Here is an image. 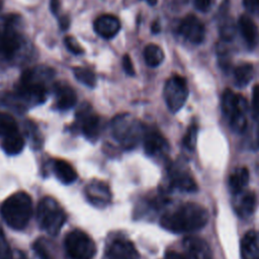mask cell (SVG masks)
I'll return each instance as SVG.
<instances>
[{
    "label": "cell",
    "instance_id": "obj_17",
    "mask_svg": "<svg viewBox=\"0 0 259 259\" xmlns=\"http://www.w3.org/2000/svg\"><path fill=\"white\" fill-rule=\"evenodd\" d=\"M243 259H259V232L249 231L241 241Z\"/></svg>",
    "mask_w": 259,
    "mask_h": 259
},
{
    "label": "cell",
    "instance_id": "obj_7",
    "mask_svg": "<svg viewBox=\"0 0 259 259\" xmlns=\"http://www.w3.org/2000/svg\"><path fill=\"white\" fill-rule=\"evenodd\" d=\"M179 32L192 44H200L204 39L205 28L198 17L189 14L183 18L179 25Z\"/></svg>",
    "mask_w": 259,
    "mask_h": 259
},
{
    "label": "cell",
    "instance_id": "obj_31",
    "mask_svg": "<svg viewBox=\"0 0 259 259\" xmlns=\"http://www.w3.org/2000/svg\"><path fill=\"white\" fill-rule=\"evenodd\" d=\"M252 113L255 117L259 116V84L254 85L252 90V101H251Z\"/></svg>",
    "mask_w": 259,
    "mask_h": 259
},
{
    "label": "cell",
    "instance_id": "obj_32",
    "mask_svg": "<svg viewBox=\"0 0 259 259\" xmlns=\"http://www.w3.org/2000/svg\"><path fill=\"white\" fill-rule=\"evenodd\" d=\"M122 68L127 75H130V76L135 75V69H134L133 63H132L131 57L127 54H125L122 58Z\"/></svg>",
    "mask_w": 259,
    "mask_h": 259
},
{
    "label": "cell",
    "instance_id": "obj_42",
    "mask_svg": "<svg viewBox=\"0 0 259 259\" xmlns=\"http://www.w3.org/2000/svg\"><path fill=\"white\" fill-rule=\"evenodd\" d=\"M1 8H2V2H1V0H0V10H1Z\"/></svg>",
    "mask_w": 259,
    "mask_h": 259
},
{
    "label": "cell",
    "instance_id": "obj_5",
    "mask_svg": "<svg viewBox=\"0 0 259 259\" xmlns=\"http://www.w3.org/2000/svg\"><path fill=\"white\" fill-rule=\"evenodd\" d=\"M65 249L72 259H92L96 254L94 241L81 230H73L66 236Z\"/></svg>",
    "mask_w": 259,
    "mask_h": 259
},
{
    "label": "cell",
    "instance_id": "obj_1",
    "mask_svg": "<svg viewBox=\"0 0 259 259\" xmlns=\"http://www.w3.org/2000/svg\"><path fill=\"white\" fill-rule=\"evenodd\" d=\"M209 220V213L205 207L198 203L187 202L178 206L175 210L165 213L160 224L162 228L172 233H187L203 228Z\"/></svg>",
    "mask_w": 259,
    "mask_h": 259
},
{
    "label": "cell",
    "instance_id": "obj_25",
    "mask_svg": "<svg viewBox=\"0 0 259 259\" xmlns=\"http://www.w3.org/2000/svg\"><path fill=\"white\" fill-rule=\"evenodd\" d=\"M234 77L238 86H245L253 77V66L249 63L239 65L234 72Z\"/></svg>",
    "mask_w": 259,
    "mask_h": 259
},
{
    "label": "cell",
    "instance_id": "obj_28",
    "mask_svg": "<svg viewBox=\"0 0 259 259\" xmlns=\"http://www.w3.org/2000/svg\"><path fill=\"white\" fill-rule=\"evenodd\" d=\"M197 131H198L197 125L196 124H191L185 133V136L183 138V144L189 150H192L195 147L196 138H197Z\"/></svg>",
    "mask_w": 259,
    "mask_h": 259
},
{
    "label": "cell",
    "instance_id": "obj_38",
    "mask_svg": "<svg viewBox=\"0 0 259 259\" xmlns=\"http://www.w3.org/2000/svg\"><path fill=\"white\" fill-rule=\"evenodd\" d=\"M59 7H60V1H59V0H51L50 8H51L52 13H54L55 15H57V14H58Z\"/></svg>",
    "mask_w": 259,
    "mask_h": 259
},
{
    "label": "cell",
    "instance_id": "obj_8",
    "mask_svg": "<svg viewBox=\"0 0 259 259\" xmlns=\"http://www.w3.org/2000/svg\"><path fill=\"white\" fill-rule=\"evenodd\" d=\"M13 24L12 19L7 21L0 36V54L5 58L12 57L18 51L21 44L20 35Z\"/></svg>",
    "mask_w": 259,
    "mask_h": 259
},
{
    "label": "cell",
    "instance_id": "obj_29",
    "mask_svg": "<svg viewBox=\"0 0 259 259\" xmlns=\"http://www.w3.org/2000/svg\"><path fill=\"white\" fill-rule=\"evenodd\" d=\"M65 45L67 47V49L73 53L74 55H81L84 53V49L82 48V46L80 45V42L71 35H68L65 37Z\"/></svg>",
    "mask_w": 259,
    "mask_h": 259
},
{
    "label": "cell",
    "instance_id": "obj_39",
    "mask_svg": "<svg viewBox=\"0 0 259 259\" xmlns=\"http://www.w3.org/2000/svg\"><path fill=\"white\" fill-rule=\"evenodd\" d=\"M152 31H153V33H157V32L160 31V25H159V23L157 21L153 22V24H152Z\"/></svg>",
    "mask_w": 259,
    "mask_h": 259
},
{
    "label": "cell",
    "instance_id": "obj_16",
    "mask_svg": "<svg viewBox=\"0 0 259 259\" xmlns=\"http://www.w3.org/2000/svg\"><path fill=\"white\" fill-rule=\"evenodd\" d=\"M55 95L57 106L62 110L72 108L77 102V95L74 89L66 84L57 83L55 85Z\"/></svg>",
    "mask_w": 259,
    "mask_h": 259
},
{
    "label": "cell",
    "instance_id": "obj_3",
    "mask_svg": "<svg viewBox=\"0 0 259 259\" xmlns=\"http://www.w3.org/2000/svg\"><path fill=\"white\" fill-rule=\"evenodd\" d=\"M36 220L44 231L51 236H56L63 228L67 220V214L55 198L46 196L38 202Z\"/></svg>",
    "mask_w": 259,
    "mask_h": 259
},
{
    "label": "cell",
    "instance_id": "obj_13",
    "mask_svg": "<svg viewBox=\"0 0 259 259\" xmlns=\"http://www.w3.org/2000/svg\"><path fill=\"white\" fill-rule=\"evenodd\" d=\"M183 247L191 259H211L209 245L199 237L190 236L185 238Z\"/></svg>",
    "mask_w": 259,
    "mask_h": 259
},
{
    "label": "cell",
    "instance_id": "obj_26",
    "mask_svg": "<svg viewBox=\"0 0 259 259\" xmlns=\"http://www.w3.org/2000/svg\"><path fill=\"white\" fill-rule=\"evenodd\" d=\"M73 73L74 76L77 80H79L81 83H83L84 85L93 88L96 85V77L95 74L84 67H75L73 69Z\"/></svg>",
    "mask_w": 259,
    "mask_h": 259
},
{
    "label": "cell",
    "instance_id": "obj_22",
    "mask_svg": "<svg viewBox=\"0 0 259 259\" xmlns=\"http://www.w3.org/2000/svg\"><path fill=\"white\" fill-rule=\"evenodd\" d=\"M1 146L6 154L17 155L24 147V140L18 131L8 134L2 138Z\"/></svg>",
    "mask_w": 259,
    "mask_h": 259
},
{
    "label": "cell",
    "instance_id": "obj_10",
    "mask_svg": "<svg viewBox=\"0 0 259 259\" xmlns=\"http://www.w3.org/2000/svg\"><path fill=\"white\" fill-rule=\"evenodd\" d=\"M115 138L127 148L135 146L138 140V126L125 119V117H118L113 126Z\"/></svg>",
    "mask_w": 259,
    "mask_h": 259
},
{
    "label": "cell",
    "instance_id": "obj_19",
    "mask_svg": "<svg viewBox=\"0 0 259 259\" xmlns=\"http://www.w3.org/2000/svg\"><path fill=\"white\" fill-rule=\"evenodd\" d=\"M53 170L58 180L64 184L73 183L78 177V174L72 165L62 159H56L54 161Z\"/></svg>",
    "mask_w": 259,
    "mask_h": 259
},
{
    "label": "cell",
    "instance_id": "obj_15",
    "mask_svg": "<svg viewBox=\"0 0 259 259\" xmlns=\"http://www.w3.org/2000/svg\"><path fill=\"white\" fill-rule=\"evenodd\" d=\"M87 198L92 204L105 205L110 201V191L108 186L103 182H91L85 189Z\"/></svg>",
    "mask_w": 259,
    "mask_h": 259
},
{
    "label": "cell",
    "instance_id": "obj_14",
    "mask_svg": "<svg viewBox=\"0 0 259 259\" xmlns=\"http://www.w3.org/2000/svg\"><path fill=\"white\" fill-rule=\"evenodd\" d=\"M105 255L114 259H138L139 258V254L134 244L123 239L115 240L108 247Z\"/></svg>",
    "mask_w": 259,
    "mask_h": 259
},
{
    "label": "cell",
    "instance_id": "obj_36",
    "mask_svg": "<svg viewBox=\"0 0 259 259\" xmlns=\"http://www.w3.org/2000/svg\"><path fill=\"white\" fill-rule=\"evenodd\" d=\"M59 22H60V28L63 30H66L70 26V19L67 15L61 16Z\"/></svg>",
    "mask_w": 259,
    "mask_h": 259
},
{
    "label": "cell",
    "instance_id": "obj_40",
    "mask_svg": "<svg viewBox=\"0 0 259 259\" xmlns=\"http://www.w3.org/2000/svg\"><path fill=\"white\" fill-rule=\"evenodd\" d=\"M150 5H155L157 3V0H146Z\"/></svg>",
    "mask_w": 259,
    "mask_h": 259
},
{
    "label": "cell",
    "instance_id": "obj_20",
    "mask_svg": "<svg viewBox=\"0 0 259 259\" xmlns=\"http://www.w3.org/2000/svg\"><path fill=\"white\" fill-rule=\"evenodd\" d=\"M250 179L249 170L245 167H239L233 171L229 177V187L232 192L238 194L248 185Z\"/></svg>",
    "mask_w": 259,
    "mask_h": 259
},
{
    "label": "cell",
    "instance_id": "obj_24",
    "mask_svg": "<svg viewBox=\"0 0 259 259\" xmlns=\"http://www.w3.org/2000/svg\"><path fill=\"white\" fill-rule=\"evenodd\" d=\"M144 58L148 66L157 67L164 60V52L159 46L150 44L144 50Z\"/></svg>",
    "mask_w": 259,
    "mask_h": 259
},
{
    "label": "cell",
    "instance_id": "obj_43",
    "mask_svg": "<svg viewBox=\"0 0 259 259\" xmlns=\"http://www.w3.org/2000/svg\"><path fill=\"white\" fill-rule=\"evenodd\" d=\"M19 259H25V258H24V257H23V256H21V257H20V258H19Z\"/></svg>",
    "mask_w": 259,
    "mask_h": 259
},
{
    "label": "cell",
    "instance_id": "obj_12",
    "mask_svg": "<svg viewBox=\"0 0 259 259\" xmlns=\"http://www.w3.org/2000/svg\"><path fill=\"white\" fill-rule=\"evenodd\" d=\"M93 28L95 32L103 38H112L120 29L119 19L111 14H104L94 20Z\"/></svg>",
    "mask_w": 259,
    "mask_h": 259
},
{
    "label": "cell",
    "instance_id": "obj_37",
    "mask_svg": "<svg viewBox=\"0 0 259 259\" xmlns=\"http://www.w3.org/2000/svg\"><path fill=\"white\" fill-rule=\"evenodd\" d=\"M252 147L254 149H259V123H257L256 128L254 131V139L252 142Z\"/></svg>",
    "mask_w": 259,
    "mask_h": 259
},
{
    "label": "cell",
    "instance_id": "obj_21",
    "mask_svg": "<svg viewBox=\"0 0 259 259\" xmlns=\"http://www.w3.org/2000/svg\"><path fill=\"white\" fill-rule=\"evenodd\" d=\"M171 182L174 187L186 192H194L198 188L195 180L186 171L176 170L171 176Z\"/></svg>",
    "mask_w": 259,
    "mask_h": 259
},
{
    "label": "cell",
    "instance_id": "obj_34",
    "mask_svg": "<svg viewBox=\"0 0 259 259\" xmlns=\"http://www.w3.org/2000/svg\"><path fill=\"white\" fill-rule=\"evenodd\" d=\"M214 0H194V6L199 11H207L213 4Z\"/></svg>",
    "mask_w": 259,
    "mask_h": 259
},
{
    "label": "cell",
    "instance_id": "obj_11",
    "mask_svg": "<svg viewBox=\"0 0 259 259\" xmlns=\"http://www.w3.org/2000/svg\"><path fill=\"white\" fill-rule=\"evenodd\" d=\"M145 152L152 157L165 156L169 151L167 140L157 131H151L144 138Z\"/></svg>",
    "mask_w": 259,
    "mask_h": 259
},
{
    "label": "cell",
    "instance_id": "obj_23",
    "mask_svg": "<svg viewBox=\"0 0 259 259\" xmlns=\"http://www.w3.org/2000/svg\"><path fill=\"white\" fill-rule=\"evenodd\" d=\"M256 207V195L253 192H246L241 194L236 203L235 209L237 213L243 218L251 215Z\"/></svg>",
    "mask_w": 259,
    "mask_h": 259
},
{
    "label": "cell",
    "instance_id": "obj_35",
    "mask_svg": "<svg viewBox=\"0 0 259 259\" xmlns=\"http://www.w3.org/2000/svg\"><path fill=\"white\" fill-rule=\"evenodd\" d=\"M165 259H186L182 254L174 251V250H168L165 253Z\"/></svg>",
    "mask_w": 259,
    "mask_h": 259
},
{
    "label": "cell",
    "instance_id": "obj_6",
    "mask_svg": "<svg viewBox=\"0 0 259 259\" xmlns=\"http://www.w3.org/2000/svg\"><path fill=\"white\" fill-rule=\"evenodd\" d=\"M163 95L169 110L174 113L179 111L188 97L185 79L177 75L169 78L165 83Z\"/></svg>",
    "mask_w": 259,
    "mask_h": 259
},
{
    "label": "cell",
    "instance_id": "obj_9",
    "mask_svg": "<svg viewBox=\"0 0 259 259\" xmlns=\"http://www.w3.org/2000/svg\"><path fill=\"white\" fill-rule=\"evenodd\" d=\"M77 117L83 135L89 140H95L99 132V117L85 104L80 108Z\"/></svg>",
    "mask_w": 259,
    "mask_h": 259
},
{
    "label": "cell",
    "instance_id": "obj_2",
    "mask_svg": "<svg viewBox=\"0 0 259 259\" xmlns=\"http://www.w3.org/2000/svg\"><path fill=\"white\" fill-rule=\"evenodd\" d=\"M32 200L25 191H17L7 197L0 207L5 223L14 230L24 229L32 215Z\"/></svg>",
    "mask_w": 259,
    "mask_h": 259
},
{
    "label": "cell",
    "instance_id": "obj_4",
    "mask_svg": "<svg viewBox=\"0 0 259 259\" xmlns=\"http://www.w3.org/2000/svg\"><path fill=\"white\" fill-rule=\"evenodd\" d=\"M222 109L235 132H243L247 125V101L240 94L226 89L222 97Z\"/></svg>",
    "mask_w": 259,
    "mask_h": 259
},
{
    "label": "cell",
    "instance_id": "obj_33",
    "mask_svg": "<svg viewBox=\"0 0 259 259\" xmlns=\"http://www.w3.org/2000/svg\"><path fill=\"white\" fill-rule=\"evenodd\" d=\"M243 4L249 12L259 13V0H243Z\"/></svg>",
    "mask_w": 259,
    "mask_h": 259
},
{
    "label": "cell",
    "instance_id": "obj_30",
    "mask_svg": "<svg viewBox=\"0 0 259 259\" xmlns=\"http://www.w3.org/2000/svg\"><path fill=\"white\" fill-rule=\"evenodd\" d=\"M33 250L39 259H54L47 246L41 240H37L33 244Z\"/></svg>",
    "mask_w": 259,
    "mask_h": 259
},
{
    "label": "cell",
    "instance_id": "obj_41",
    "mask_svg": "<svg viewBox=\"0 0 259 259\" xmlns=\"http://www.w3.org/2000/svg\"><path fill=\"white\" fill-rule=\"evenodd\" d=\"M104 259H114V258H111V257H108V256L105 255V258H104Z\"/></svg>",
    "mask_w": 259,
    "mask_h": 259
},
{
    "label": "cell",
    "instance_id": "obj_27",
    "mask_svg": "<svg viewBox=\"0 0 259 259\" xmlns=\"http://www.w3.org/2000/svg\"><path fill=\"white\" fill-rule=\"evenodd\" d=\"M15 131H18V127L13 116L8 113L0 112V138Z\"/></svg>",
    "mask_w": 259,
    "mask_h": 259
},
{
    "label": "cell",
    "instance_id": "obj_18",
    "mask_svg": "<svg viewBox=\"0 0 259 259\" xmlns=\"http://www.w3.org/2000/svg\"><path fill=\"white\" fill-rule=\"evenodd\" d=\"M239 28L249 48H254L259 39V30L254 20L248 15H241L239 18Z\"/></svg>",
    "mask_w": 259,
    "mask_h": 259
}]
</instances>
